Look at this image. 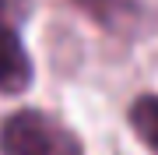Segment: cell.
<instances>
[{"label":"cell","mask_w":158,"mask_h":155,"mask_svg":"<svg viewBox=\"0 0 158 155\" xmlns=\"http://www.w3.org/2000/svg\"><path fill=\"white\" fill-rule=\"evenodd\" d=\"M32 85V57L25 53L18 32L0 14V95H21Z\"/></svg>","instance_id":"3"},{"label":"cell","mask_w":158,"mask_h":155,"mask_svg":"<svg viewBox=\"0 0 158 155\" xmlns=\"http://www.w3.org/2000/svg\"><path fill=\"white\" fill-rule=\"evenodd\" d=\"M81 138L42 109H18L0 123V155H81Z\"/></svg>","instance_id":"1"},{"label":"cell","mask_w":158,"mask_h":155,"mask_svg":"<svg viewBox=\"0 0 158 155\" xmlns=\"http://www.w3.org/2000/svg\"><path fill=\"white\" fill-rule=\"evenodd\" d=\"M81 7L98 28L119 35V39H137L151 28V7L144 0H70Z\"/></svg>","instance_id":"2"},{"label":"cell","mask_w":158,"mask_h":155,"mask_svg":"<svg viewBox=\"0 0 158 155\" xmlns=\"http://www.w3.org/2000/svg\"><path fill=\"white\" fill-rule=\"evenodd\" d=\"M130 127L148 152L158 155V95H141L130 106Z\"/></svg>","instance_id":"4"}]
</instances>
